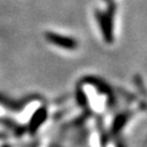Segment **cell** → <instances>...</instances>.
I'll return each mask as SVG.
<instances>
[{"label":"cell","instance_id":"obj_1","mask_svg":"<svg viewBox=\"0 0 147 147\" xmlns=\"http://www.w3.org/2000/svg\"><path fill=\"white\" fill-rule=\"evenodd\" d=\"M116 13V3L113 1L109 2L106 12L100 10L96 11V18L99 24L100 31L104 35L106 42H113V18Z\"/></svg>","mask_w":147,"mask_h":147},{"label":"cell","instance_id":"obj_2","mask_svg":"<svg viewBox=\"0 0 147 147\" xmlns=\"http://www.w3.org/2000/svg\"><path fill=\"white\" fill-rule=\"evenodd\" d=\"M45 37H46L47 42L61 48H64V49H68V50H74L78 47V42L72 37L60 35V34L53 33V32H47L45 34Z\"/></svg>","mask_w":147,"mask_h":147},{"label":"cell","instance_id":"obj_3","mask_svg":"<svg viewBox=\"0 0 147 147\" xmlns=\"http://www.w3.org/2000/svg\"><path fill=\"white\" fill-rule=\"evenodd\" d=\"M105 1H108V0H105Z\"/></svg>","mask_w":147,"mask_h":147}]
</instances>
